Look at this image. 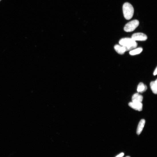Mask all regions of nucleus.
Here are the masks:
<instances>
[{
  "label": "nucleus",
  "instance_id": "nucleus-10",
  "mask_svg": "<svg viewBox=\"0 0 157 157\" xmlns=\"http://www.w3.org/2000/svg\"><path fill=\"white\" fill-rule=\"evenodd\" d=\"M150 86L151 89L153 92L155 94H157V80L155 81H153L151 82L150 83Z\"/></svg>",
  "mask_w": 157,
  "mask_h": 157
},
{
  "label": "nucleus",
  "instance_id": "nucleus-5",
  "mask_svg": "<svg viewBox=\"0 0 157 157\" xmlns=\"http://www.w3.org/2000/svg\"><path fill=\"white\" fill-rule=\"evenodd\" d=\"M129 106L132 109L138 111H141L143 109V104L142 102H132L129 104Z\"/></svg>",
  "mask_w": 157,
  "mask_h": 157
},
{
  "label": "nucleus",
  "instance_id": "nucleus-1",
  "mask_svg": "<svg viewBox=\"0 0 157 157\" xmlns=\"http://www.w3.org/2000/svg\"><path fill=\"white\" fill-rule=\"evenodd\" d=\"M119 44L124 46L126 51L130 50L136 47L138 44L132 38H124L121 39L119 41Z\"/></svg>",
  "mask_w": 157,
  "mask_h": 157
},
{
  "label": "nucleus",
  "instance_id": "nucleus-7",
  "mask_svg": "<svg viewBox=\"0 0 157 157\" xmlns=\"http://www.w3.org/2000/svg\"><path fill=\"white\" fill-rule=\"evenodd\" d=\"M115 50L117 53L120 55H123L126 51L125 48L123 46L116 45L114 47Z\"/></svg>",
  "mask_w": 157,
  "mask_h": 157
},
{
  "label": "nucleus",
  "instance_id": "nucleus-15",
  "mask_svg": "<svg viewBox=\"0 0 157 157\" xmlns=\"http://www.w3.org/2000/svg\"><path fill=\"white\" fill-rule=\"evenodd\" d=\"M1 1V0H0V1Z\"/></svg>",
  "mask_w": 157,
  "mask_h": 157
},
{
  "label": "nucleus",
  "instance_id": "nucleus-11",
  "mask_svg": "<svg viewBox=\"0 0 157 157\" xmlns=\"http://www.w3.org/2000/svg\"><path fill=\"white\" fill-rule=\"evenodd\" d=\"M143 51V48L139 47L130 51V54L131 55H135L140 54Z\"/></svg>",
  "mask_w": 157,
  "mask_h": 157
},
{
  "label": "nucleus",
  "instance_id": "nucleus-6",
  "mask_svg": "<svg viewBox=\"0 0 157 157\" xmlns=\"http://www.w3.org/2000/svg\"><path fill=\"white\" fill-rule=\"evenodd\" d=\"M145 124V120L144 119H142L140 121L137 130V134L139 135L142 133Z\"/></svg>",
  "mask_w": 157,
  "mask_h": 157
},
{
  "label": "nucleus",
  "instance_id": "nucleus-12",
  "mask_svg": "<svg viewBox=\"0 0 157 157\" xmlns=\"http://www.w3.org/2000/svg\"><path fill=\"white\" fill-rule=\"evenodd\" d=\"M124 153H121L116 156V157H123L124 156Z\"/></svg>",
  "mask_w": 157,
  "mask_h": 157
},
{
  "label": "nucleus",
  "instance_id": "nucleus-4",
  "mask_svg": "<svg viewBox=\"0 0 157 157\" xmlns=\"http://www.w3.org/2000/svg\"><path fill=\"white\" fill-rule=\"evenodd\" d=\"M134 41H144L148 38L146 35L142 33H137L132 35L131 38Z\"/></svg>",
  "mask_w": 157,
  "mask_h": 157
},
{
  "label": "nucleus",
  "instance_id": "nucleus-13",
  "mask_svg": "<svg viewBox=\"0 0 157 157\" xmlns=\"http://www.w3.org/2000/svg\"><path fill=\"white\" fill-rule=\"evenodd\" d=\"M157 74V67L155 69L153 73V75H156Z\"/></svg>",
  "mask_w": 157,
  "mask_h": 157
},
{
  "label": "nucleus",
  "instance_id": "nucleus-8",
  "mask_svg": "<svg viewBox=\"0 0 157 157\" xmlns=\"http://www.w3.org/2000/svg\"><path fill=\"white\" fill-rule=\"evenodd\" d=\"M143 99V96L138 93L134 94L132 98V102H142Z\"/></svg>",
  "mask_w": 157,
  "mask_h": 157
},
{
  "label": "nucleus",
  "instance_id": "nucleus-9",
  "mask_svg": "<svg viewBox=\"0 0 157 157\" xmlns=\"http://www.w3.org/2000/svg\"><path fill=\"white\" fill-rule=\"evenodd\" d=\"M147 89V86L142 82L140 83L137 87V91L138 93H143Z\"/></svg>",
  "mask_w": 157,
  "mask_h": 157
},
{
  "label": "nucleus",
  "instance_id": "nucleus-2",
  "mask_svg": "<svg viewBox=\"0 0 157 157\" xmlns=\"http://www.w3.org/2000/svg\"><path fill=\"white\" fill-rule=\"evenodd\" d=\"M123 9L125 18L127 20L131 19L133 16L134 11L132 6L130 3H126L124 5Z\"/></svg>",
  "mask_w": 157,
  "mask_h": 157
},
{
  "label": "nucleus",
  "instance_id": "nucleus-14",
  "mask_svg": "<svg viewBox=\"0 0 157 157\" xmlns=\"http://www.w3.org/2000/svg\"><path fill=\"white\" fill-rule=\"evenodd\" d=\"M126 157H130L129 156H126Z\"/></svg>",
  "mask_w": 157,
  "mask_h": 157
},
{
  "label": "nucleus",
  "instance_id": "nucleus-3",
  "mask_svg": "<svg viewBox=\"0 0 157 157\" xmlns=\"http://www.w3.org/2000/svg\"><path fill=\"white\" fill-rule=\"evenodd\" d=\"M139 21L136 20H133L127 23L124 27V31L131 32L134 30L139 25Z\"/></svg>",
  "mask_w": 157,
  "mask_h": 157
}]
</instances>
